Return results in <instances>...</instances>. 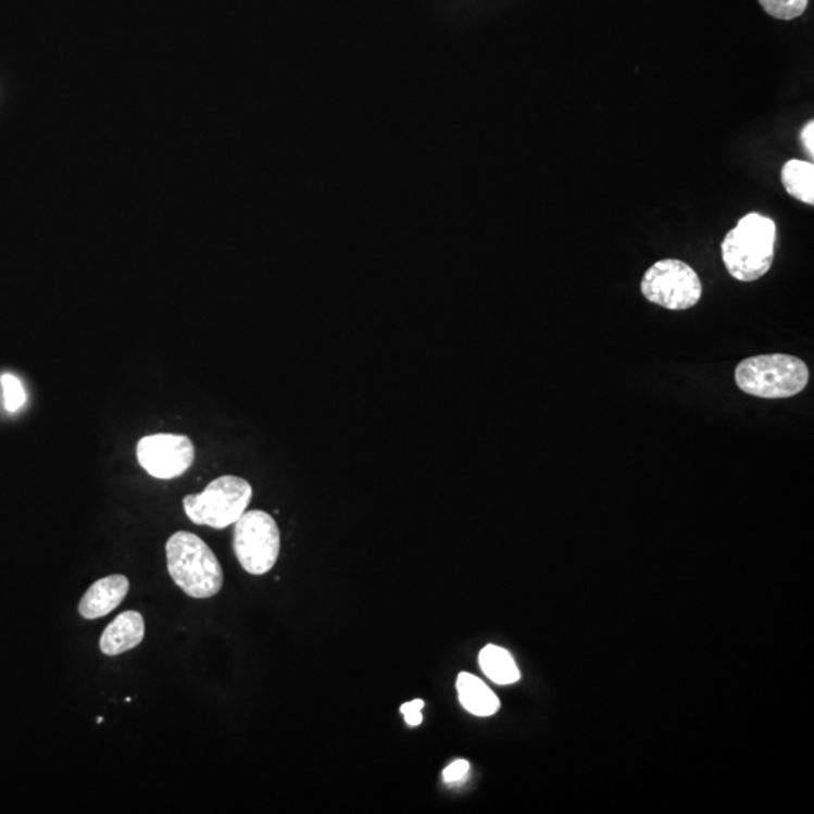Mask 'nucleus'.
I'll use <instances>...</instances> for the list:
<instances>
[{
	"label": "nucleus",
	"mask_w": 814,
	"mask_h": 814,
	"mask_svg": "<svg viewBox=\"0 0 814 814\" xmlns=\"http://www.w3.org/2000/svg\"><path fill=\"white\" fill-rule=\"evenodd\" d=\"M777 227L759 213L743 216L722 243L724 266L741 283H753L768 274L775 256Z\"/></svg>",
	"instance_id": "f257e3e1"
},
{
	"label": "nucleus",
	"mask_w": 814,
	"mask_h": 814,
	"mask_svg": "<svg viewBox=\"0 0 814 814\" xmlns=\"http://www.w3.org/2000/svg\"><path fill=\"white\" fill-rule=\"evenodd\" d=\"M171 578L187 596L210 599L224 587V571L212 548L193 533L178 531L166 541Z\"/></svg>",
	"instance_id": "f03ea898"
},
{
	"label": "nucleus",
	"mask_w": 814,
	"mask_h": 814,
	"mask_svg": "<svg viewBox=\"0 0 814 814\" xmlns=\"http://www.w3.org/2000/svg\"><path fill=\"white\" fill-rule=\"evenodd\" d=\"M810 372L800 358L775 353L747 358L735 370L739 389L759 399H789L807 387Z\"/></svg>",
	"instance_id": "7ed1b4c3"
},
{
	"label": "nucleus",
	"mask_w": 814,
	"mask_h": 814,
	"mask_svg": "<svg viewBox=\"0 0 814 814\" xmlns=\"http://www.w3.org/2000/svg\"><path fill=\"white\" fill-rule=\"evenodd\" d=\"M251 483L236 475H222L201 493L187 494L183 500L186 516L195 525L214 529L231 527L247 512L252 500Z\"/></svg>",
	"instance_id": "20e7f679"
},
{
	"label": "nucleus",
	"mask_w": 814,
	"mask_h": 814,
	"mask_svg": "<svg viewBox=\"0 0 814 814\" xmlns=\"http://www.w3.org/2000/svg\"><path fill=\"white\" fill-rule=\"evenodd\" d=\"M234 552L249 575H266L280 552V531L272 514L247 510L234 524Z\"/></svg>",
	"instance_id": "39448f33"
},
{
	"label": "nucleus",
	"mask_w": 814,
	"mask_h": 814,
	"mask_svg": "<svg viewBox=\"0 0 814 814\" xmlns=\"http://www.w3.org/2000/svg\"><path fill=\"white\" fill-rule=\"evenodd\" d=\"M641 293L654 305L669 311L694 308L703 296L700 276L680 260H661L646 272Z\"/></svg>",
	"instance_id": "423d86ee"
},
{
	"label": "nucleus",
	"mask_w": 814,
	"mask_h": 814,
	"mask_svg": "<svg viewBox=\"0 0 814 814\" xmlns=\"http://www.w3.org/2000/svg\"><path fill=\"white\" fill-rule=\"evenodd\" d=\"M136 455L151 477L173 480L190 469L197 451L189 436L159 434L143 436L136 447Z\"/></svg>",
	"instance_id": "0eeeda50"
},
{
	"label": "nucleus",
	"mask_w": 814,
	"mask_h": 814,
	"mask_svg": "<svg viewBox=\"0 0 814 814\" xmlns=\"http://www.w3.org/2000/svg\"><path fill=\"white\" fill-rule=\"evenodd\" d=\"M130 583L124 575H111L93 583L79 603V614L87 621L107 617L127 598Z\"/></svg>",
	"instance_id": "6e6552de"
},
{
	"label": "nucleus",
	"mask_w": 814,
	"mask_h": 814,
	"mask_svg": "<svg viewBox=\"0 0 814 814\" xmlns=\"http://www.w3.org/2000/svg\"><path fill=\"white\" fill-rule=\"evenodd\" d=\"M143 637H146V623H143L142 614L138 611H126L104 629L100 638V650L107 656H118L138 648Z\"/></svg>",
	"instance_id": "1a4fd4ad"
},
{
	"label": "nucleus",
	"mask_w": 814,
	"mask_h": 814,
	"mask_svg": "<svg viewBox=\"0 0 814 814\" xmlns=\"http://www.w3.org/2000/svg\"><path fill=\"white\" fill-rule=\"evenodd\" d=\"M458 694L463 709L475 716H492L500 711L501 703L497 694L471 673L459 675Z\"/></svg>",
	"instance_id": "9d476101"
},
{
	"label": "nucleus",
	"mask_w": 814,
	"mask_h": 814,
	"mask_svg": "<svg viewBox=\"0 0 814 814\" xmlns=\"http://www.w3.org/2000/svg\"><path fill=\"white\" fill-rule=\"evenodd\" d=\"M481 672L497 685H512L521 680V672L512 654L500 646L489 644L478 656Z\"/></svg>",
	"instance_id": "9b49d317"
},
{
	"label": "nucleus",
	"mask_w": 814,
	"mask_h": 814,
	"mask_svg": "<svg viewBox=\"0 0 814 814\" xmlns=\"http://www.w3.org/2000/svg\"><path fill=\"white\" fill-rule=\"evenodd\" d=\"M781 183L786 192L804 204H814V165L812 162L792 159L781 170Z\"/></svg>",
	"instance_id": "f8f14e48"
},
{
	"label": "nucleus",
	"mask_w": 814,
	"mask_h": 814,
	"mask_svg": "<svg viewBox=\"0 0 814 814\" xmlns=\"http://www.w3.org/2000/svg\"><path fill=\"white\" fill-rule=\"evenodd\" d=\"M763 10L777 21H793L807 10L809 0H759Z\"/></svg>",
	"instance_id": "ddd939ff"
},
{
	"label": "nucleus",
	"mask_w": 814,
	"mask_h": 814,
	"mask_svg": "<svg viewBox=\"0 0 814 814\" xmlns=\"http://www.w3.org/2000/svg\"><path fill=\"white\" fill-rule=\"evenodd\" d=\"M3 404L8 412H17L26 403V392L22 381L14 374L5 373L0 376Z\"/></svg>",
	"instance_id": "4468645a"
},
{
	"label": "nucleus",
	"mask_w": 814,
	"mask_h": 814,
	"mask_svg": "<svg viewBox=\"0 0 814 814\" xmlns=\"http://www.w3.org/2000/svg\"><path fill=\"white\" fill-rule=\"evenodd\" d=\"M469 762L465 761V759H459V761L451 763V765H448L447 768L443 769V780L450 782V785H453V782H461L465 780L467 773H469Z\"/></svg>",
	"instance_id": "2eb2a0df"
},
{
	"label": "nucleus",
	"mask_w": 814,
	"mask_h": 814,
	"mask_svg": "<svg viewBox=\"0 0 814 814\" xmlns=\"http://www.w3.org/2000/svg\"><path fill=\"white\" fill-rule=\"evenodd\" d=\"M423 707L424 701L421 699L411 701V703L401 704L400 712L404 716V722H406L411 727L419 726V724L423 723V714H421Z\"/></svg>",
	"instance_id": "dca6fc26"
},
{
	"label": "nucleus",
	"mask_w": 814,
	"mask_h": 814,
	"mask_svg": "<svg viewBox=\"0 0 814 814\" xmlns=\"http://www.w3.org/2000/svg\"><path fill=\"white\" fill-rule=\"evenodd\" d=\"M801 140H802V143H804L805 153H807L810 155V159H813V155H814V123H813V120L809 121V123L805 124L804 128H802Z\"/></svg>",
	"instance_id": "f3484780"
}]
</instances>
